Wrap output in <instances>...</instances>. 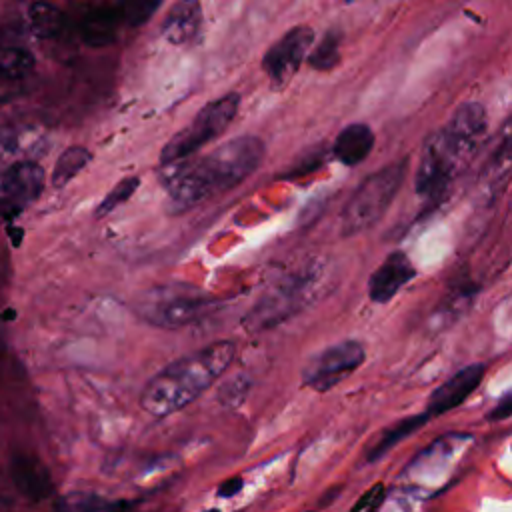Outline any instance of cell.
<instances>
[{
  "mask_svg": "<svg viewBox=\"0 0 512 512\" xmlns=\"http://www.w3.org/2000/svg\"><path fill=\"white\" fill-rule=\"evenodd\" d=\"M512 414V392H504L500 396V400L496 402V406L492 408V412L488 414L490 420H504Z\"/></svg>",
  "mask_w": 512,
  "mask_h": 512,
  "instance_id": "28",
  "label": "cell"
},
{
  "mask_svg": "<svg viewBox=\"0 0 512 512\" xmlns=\"http://www.w3.org/2000/svg\"><path fill=\"white\" fill-rule=\"evenodd\" d=\"M340 58V38L336 32H328L320 44L308 52V62L316 70H330L338 64Z\"/></svg>",
  "mask_w": 512,
  "mask_h": 512,
  "instance_id": "23",
  "label": "cell"
},
{
  "mask_svg": "<svg viewBox=\"0 0 512 512\" xmlns=\"http://www.w3.org/2000/svg\"><path fill=\"white\" fill-rule=\"evenodd\" d=\"M138 184H140V178L138 176H128V178H122L106 196H104V200L98 204V208H96V216L98 218H102V216H106V214H110L112 210H116L120 204H124L134 192H136V188H138Z\"/></svg>",
  "mask_w": 512,
  "mask_h": 512,
  "instance_id": "24",
  "label": "cell"
},
{
  "mask_svg": "<svg viewBox=\"0 0 512 512\" xmlns=\"http://www.w3.org/2000/svg\"><path fill=\"white\" fill-rule=\"evenodd\" d=\"M406 160L392 162L376 172H372L348 198L340 216V232L342 236L360 234L384 216L396 198L404 176H406Z\"/></svg>",
  "mask_w": 512,
  "mask_h": 512,
  "instance_id": "5",
  "label": "cell"
},
{
  "mask_svg": "<svg viewBox=\"0 0 512 512\" xmlns=\"http://www.w3.org/2000/svg\"><path fill=\"white\" fill-rule=\"evenodd\" d=\"M240 106V96L236 92L224 94L206 106L200 108V112L194 116V120L174 134L166 146L160 152V164L170 166L176 164L190 154H194L198 148H202L206 142L218 138L234 120Z\"/></svg>",
  "mask_w": 512,
  "mask_h": 512,
  "instance_id": "6",
  "label": "cell"
},
{
  "mask_svg": "<svg viewBox=\"0 0 512 512\" xmlns=\"http://www.w3.org/2000/svg\"><path fill=\"white\" fill-rule=\"evenodd\" d=\"M246 390H248V384L242 378H236L234 382H228L220 388V400H224L226 404H238L242 402Z\"/></svg>",
  "mask_w": 512,
  "mask_h": 512,
  "instance_id": "27",
  "label": "cell"
},
{
  "mask_svg": "<svg viewBox=\"0 0 512 512\" xmlns=\"http://www.w3.org/2000/svg\"><path fill=\"white\" fill-rule=\"evenodd\" d=\"M64 14L48 2H34L28 8L30 30L40 38H54L64 26Z\"/></svg>",
  "mask_w": 512,
  "mask_h": 512,
  "instance_id": "19",
  "label": "cell"
},
{
  "mask_svg": "<svg viewBox=\"0 0 512 512\" xmlns=\"http://www.w3.org/2000/svg\"><path fill=\"white\" fill-rule=\"evenodd\" d=\"M10 234H12V244H14V246H18V244H20V238H22V234H24V232H22L20 228H10Z\"/></svg>",
  "mask_w": 512,
  "mask_h": 512,
  "instance_id": "31",
  "label": "cell"
},
{
  "mask_svg": "<svg viewBox=\"0 0 512 512\" xmlns=\"http://www.w3.org/2000/svg\"><path fill=\"white\" fill-rule=\"evenodd\" d=\"M34 68V54L22 46L0 48V78L18 80L30 74Z\"/></svg>",
  "mask_w": 512,
  "mask_h": 512,
  "instance_id": "21",
  "label": "cell"
},
{
  "mask_svg": "<svg viewBox=\"0 0 512 512\" xmlns=\"http://www.w3.org/2000/svg\"><path fill=\"white\" fill-rule=\"evenodd\" d=\"M160 0H124L118 8L120 20L128 26H142L158 10Z\"/></svg>",
  "mask_w": 512,
  "mask_h": 512,
  "instance_id": "25",
  "label": "cell"
},
{
  "mask_svg": "<svg viewBox=\"0 0 512 512\" xmlns=\"http://www.w3.org/2000/svg\"><path fill=\"white\" fill-rule=\"evenodd\" d=\"M264 158V142L256 136H236L200 160L176 162L166 178L168 210L180 214L206 198L228 192L244 182Z\"/></svg>",
  "mask_w": 512,
  "mask_h": 512,
  "instance_id": "1",
  "label": "cell"
},
{
  "mask_svg": "<svg viewBox=\"0 0 512 512\" xmlns=\"http://www.w3.org/2000/svg\"><path fill=\"white\" fill-rule=\"evenodd\" d=\"M366 358V350L358 340H344L318 352L302 370V384L316 390L328 392L336 384L344 382L356 372Z\"/></svg>",
  "mask_w": 512,
  "mask_h": 512,
  "instance_id": "8",
  "label": "cell"
},
{
  "mask_svg": "<svg viewBox=\"0 0 512 512\" xmlns=\"http://www.w3.org/2000/svg\"><path fill=\"white\" fill-rule=\"evenodd\" d=\"M44 186V170L36 162H16L0 176V216L12 218L34 202Z\"/></svg>",
  "mask_w": 512,
  "mask_h": 512,
  "instance_id": "10",
  "label": "cell"
},
{
  "mask_svg": "<svg viewBox=\"0 0 512 512\" xmlns=\"http://www.w3.org/2000/svg\"><path fill=\"white\" fill-rule=\"evenodd\" d=\"M486 110L480 102H464L456 108L444 132L466 152H474L478 138L486 130Z\"/></svg>",
  "mask_w": 512,
  "mask_h": 512,
  "instance_id": "14",
  "label": "cell"
},
{
  "mask_svg": "<svg viewBox=\"0 0 512 512\" xmlns=\"http://www.w3.org/2000/svg\"><path fill=\"white\" fill-rule=\"evenodd\" d=\"M326 272L320 264L308 266L304 272L290 274L276 282L246 314L244 326L248 332L268 330L286 318L298 314L322 294Z\"/></svg>",
  "mask_w": 512,
  "mask_h": 512,
  "instance_id": "3",
  "label": "cell"
},
{
  "mask_svg": "<svg viewBox=\"0 0 512 512\" xmlns=\"http://www.w3.org/2000/svg\"><path fill=\"white\" fill-rule=\"evenodd\" d=\"M428 414L422 412V414H414V416H408L400 422H396L394 426H390L388 430L382 432V436L376 440V444L368 450V460L374 462L378 458H382L390 448H394L398 442H402L404 438H408L410 434H414L416 430H420L426 422H428Z\"/></svg>",
  "mask_w": 512,
  "mask_h": 512,
  "instance_id": "18",
  "label": "cell"
},
{
  "mask_svg": "<svg viewBox=\"0 0 512 512\" xmlns=\"http://www.w3.org/2000/svg\"><path fill=\"white\" fill-rule=\"evenodd\" d=\"M382 498H384V486H382V484H376V486H372L366 494H362L360 500H358V502L352 506V510H348V512H374Z\"/></svg>",
  "mask_w": 512,
  "mask_h": 512,
  "instance_id": "26",
  "label": "cell"
},
{
  "mask_svg": "<svg viewBox=\"0 0 512 512\" xmlns=\"http://www.w3.org/2000/svg\"><path fill=\"white\" fill-rule=\"evenodd\" d=\"M374 146V132L368 124L356 122L348 124L340 130V134L334 140V156L344 166H356L360 164Z\"/></svg>",
  "mask_w": 512,
  "mask_h": 512,
  "instance_id": "17",
  "label": "cell"
},
{
  "mask_svg": "<svg viewBox=\"0 0 512 512\" xmlns=\"http://www.w3.org/2000/svg\"><path fill=\"white\" fill-rule=\"evenodd\" d=\"M92 160V154L84 146H70L66 148L60 158L54 164L52 170V186L62 188L66 186L88 162Z\"/></svg>",
  "mask_w": 512,
  "mask_h": 512,
  "instance_id": "20",
  "label": "cell"
},
{
  "mask_svg": "<svg viewBox=\"0 0 512 512\" xmlns=\"http://www.w3.org/2000/svg\"><path fill=\"white\" fill-rule=\"evenodd\" d=\"M202 24L200 0H178L162 20L160 32L170 44L190 42Z\"/></svg>",
  "mask_w": 512,
  "mask_h": 512,
  "instance_id": "15",
  "label": "cell"
},
{
  "mask_svg": "<svg viewBox=\"0 0 512 512\" xmlns=\"http://www.w3.org/2000/svg\"><path fill=\"white\" fill-rule=\"evenodd\" d=\"M312 42L314 30L310 26H296L268 48L262 66L274 88H282L292 80L308 56Z\"/></svg>",
  "mask_w": 512,
  "mask_h": 512,
  "instance_id": "9",
  "label": "cell"
},
{
  "mask_svg": "<svg viewBox=\"0 0 512 512\" xmlns=\"http://www.w3.org/2000/svg\"><path fill=\"white\" fill-rule=\"evenodd\" d=\"M338 2H350V0H338Z\"/></svg>",
  "mask_w": 512,
  "mask_h": 512,
  "instance_id": "32",
  "label": "cell"
},
{
  "mask_svg": "<svg viewBox=\"0 0 512 512\" xmlns=\"http://www.w3.org/2000/svg\"><path fill=\"white\" fill-rule=\"evenodd\" d=\"M470 156L472 154L460 148L444 132V128L432 134L420 156V166L414 182L416 192L422 196H434L452 180V176L462 168V164Z\"/></svg>",
  "mask_w": 512,
  "mask_h": 512,
  "instance_id": "7",
  "label": "cell"
},
{
  "mask_svg": "<svg viewBox=\"0 0 512 512\" xmlns=\"http://www.w3.org/2000/svg\"><path fill=\"white\" fill-rule=\"evenodd\" d=\"M10 476L14 486L28 500H44L54 492V482L48 468L30 454H16L10 460Z\"/></svg>",
  "mask_w": 512,
  "mask_h": 512,
  "instance_id": "13",
  "label": "cell"
},
{
  "mask_svg": "<svg viewBox=\"0 0 512 512\" xmlns=\"http://www.w3.org/2000/svg\"><path fill=\"white\" fill-rule=\"evenodd\" d=\"M484 378V366L482 364H468L460 368L456 374H452L446 382H442L428 398L426 402V414L428 416H440L456 406H460L482 382Z\"/></svg>",
  "mask_w": 512,
  "mask_h": 512,
  "instance_id": "11",
  "label": "cell"
},
{
  "mask_svg": "<svg viewBox=\"0 0 512 512\" xmlns=\"http://www.w3.org/2000/svg\"><path fill=\"white\" fill-rule=\"evenodd\" d=\"M240 490H242V478H240V476H234V478H230V480H226V482H222V484H220V488H218V496L230 498V496L238 494Z\"/></svg>",
  "mask_w": 512,
  "mask_h": 512,
  "instance_id": "29",
  "label": "cell"
},
{
  "mask_svg": "<svg viewBox=\"0 0 512 512\" xmlns=\"http://www.w3.org/2000/svg\"><path fill=\"white\" fill-rule=\"evenodd\" d=\"M222 302L192 284H162L136 298V314L160 328H180L212 314Z\"/></svg>",
  "mask_w": 512,
  "mask_h": 512,
  "instance_id": "4",
  "label": "cell"
},
{
  "mask_svg": "<svg viewBox=\"0 0 512 512\" xmlns=\"http://www.w3.org/2000/svg\"><path fill=\"white\" fill-rule=\"evenodd\" d=\"M234 356V342L220 340L170 362L142 388L140 408L154 418L182 410L226 372Z\"/></svg>",
  "mask_w": 512,
  "mask_h": 512,
  "instance_id": "2",
  "label": "cell"
},
{
  "mask_svg": "<svg viewBox=\"0 0 512 512\" xmlns=\"http://www.w3.org/2000/svg\"><path fill=\"white\" fill-rule=\"evenodd\" d=\"M104 512H130V506L126 502H118V504H112L108 510Z\"/></svg>",
  "mask_w": 512,
  "mask_h": 512,
  "instance_id": "30",
  "label": "cell"
},
{
  "mask_svg": "<svg viewBox=\"0 0 512 512\" xmlns=\"http://www.w3.org/2000/svg\"><path fill=\"white\" fill-rule=\"evenodd\" d=\"M416 276V268L404 252L388 254L382 264L372 272L368 282V296L376 304L390 302L400 288Z\"/></svg>",
  "mask_w": 512,
  "mask_h": 512,
  "instance_id": "12",
  "label": "cell"
},
{
  "mask_svg": "<svg viewBox=\"0 0 512 512\" xmlns=\"http://www.w3.org/2000/svg\"><path fill=\"white\" fill-rule=\"evenodd\" d=\"M120 12L116 6H100L90 10L80 24V38L92 48H104L116 40L120 26Z\"/></svg>",
  "mask_w": 512,
  "mask_h": 512,
  "instance_id": "16",
  "label": "cell"
},
{
  "mask_svg": "<svg viewBox=\"0 0 512 512\" xmlns=\"http://www.w3.org/2000/svg\"><path fill=\"white\" fill-rule=\"evenodd\" d=\"M112 506L106 498L88 490L66 492L54 502V512H104Z\"/></svg>",
  "mask_w": 512,
  "mask_h": 512,
  "instance_id": "22",
  "label": "cell"
}]
</instances>
